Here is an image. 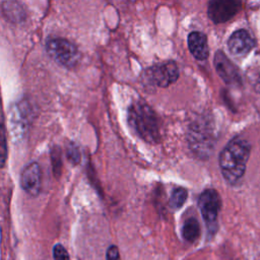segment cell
Returning a JSON list of instances; mask_svg holds the SVG:
<instances>
[{
  "mask_svg": "<svg viewBox=\"0 0 260 260\" xmlns=\"http://www.w3.org/2000/svg\"><path fill=\"white\" fill-rule=\"evenodd\" d=\"M250 151L249 142L240 137L232 139L220 151L219 168L222 177L229 184L239 183L245 175Z\"/></svg>",
  "mask_w": 260,
  "mask_h": 260,
  "instance_id": "cell-1",
  "label": "cell"
},
{
  "mask_svg": "<svg viewBox=\"0 0 260 260\" xmlns=\"http://www.w3.org/2000/svg\"><path fill=\"white\" fill-rule=\"evenodd\" d=\"M128 124L134 133L148 143L159 141L158 118L152 108L142 100L134 101L128 108Z\"/></svg>",
  "mask_w": 260,
  "mask_h": 260,
  "instance_id": "cell-2",
  "label": "cell"
},
{
  "mask_svg": "<svg viewBox=\"0 0 260 260\" xmlns=\"http://www.w3.org/2000/svg\"><path fill=\"white\" fill-rule=\"evenodd\" d=\"M188 143L190 149L199 157L207 158L214 146L213 131L207 121H196L189 126Z\"/></svg>",
  "mask_w": 260,
  "mask_h": 260,
  "instance_id": "cell-3",
  "label": "cell"
},
{
  "mask_svg": "<svg viewBox=\"0 0 260 260\" xmlns=\"http://www.w3.org/2000/svg\"><path fill=\"white\" fill-rule=\"evenodd\" d=\"M179 77V68L176 62L167 61L145 69L141 74V82L147 87H168Z\"/></svg>",
  "mask_w": 260,
  "mask_h": 260,
  "instance_id": "cell-4",
  "label": "cell"
},
{
  "mask_svg": "<svg viewBox=\"0 0 260 260\" xmlns=\"http://www.w3.org/2000/svg\"><path fill=\"white\" fill-rule=\"evenodd\" d=\"M46 51L53 60L64 67L72 68L80 60L77 47L64 38L49 39L46 43Z\"/></svg>",
  "mask_w": 260,
  "mask_h": 260,
  "instance_id": "cell-5",
  "label": "cell"
},
{
  "mask_svg": "<svg viewBox=\"0 0 260 260\" xmlns=\"http://www.w3.org/2000/svg\"><path fill=\"white\" fill-rule=\"evenodd\" d=\"M31 119V110L28 103L23 100L14 104L9 111V126L13 139H23L28 130Z\"/></svg>",
  "mask_w": 260,
  "mask_h": 260,
  "instance_id": "cell-6",
  "label": "cell"
},
{
  "mask_svg": "<svg viewBox=\"0 0 260 260\" xmlns=\"http://www.w3.org/2000/svg\"><path fill=\"white\" fill-rule=\"evenodd\" d=\"M198 206L208 231L214 233L220 208V198L218 193L214 189L204 190L198 198Z\"/></svg>",
  "mask_w": 260,
  "mask_h": 260,
  "instance_id": "cell-7",
  "label": "cell"
},
{
  "mask_svg": "<svg viewBox=\"0 0 260 260\" xmlns=\"http://www.w3.org/2000/svg\"><path fill=\"white\" fill-rule=\"evenodd\" d=\"M242 3L235 0H213L207 5V14L216 24L233 18L241 9Z\"/></svg>",
  "mask_w": 260,
  "mask_h": 260,
  "instance_id": "cell-8",
  "label": "cell"
},
{
  "mask_svg": "<svg viewBox=\"0 0 260 260\" xmlns=\"http://www.w3.org/2000/svg\"><path fill=\"white\" fill-rule=\"evenodd\" d=\"M213 62L217 74L226 84L233 86H240L242 84V77L239 68L222 51L218 50L215 53Z\"/></svg>",
  "mask_w": 260,
  "mask_h": 260,
  "instance_id": "cell-9",
  "label": "cell"
},
{
  "mask_svg": "<svg viewBox=\"0 0 260 260\" xmlns=\"http://www.w3.org/2000/svg\"><path fill=\"white\" fill-rule=\"evenodd\" d=\"M255 41L250 32L244 28L234 31L228 41L230 53L236 58L246 57L254 48Z\"/></svg>",
  "mask_w": 260,
  "mask_h": 260,
  "instance_id": "cell-10",
  "label": "cell"
},
{
  "mask_svg": "<svg viewBox=\"0 0 260 260\" xmlns=\"http://www.w3.org/2000/svg\"><path fill=\"white\" fill-rule=\"evenodd\" d=\"M22 189L30 196H37L41 190V168L36 161L24 167L20 177Z\"/></svg>",
  "mask_w": 260,
  "mask_h": 260,
  "instance_id": "cell-11",
  "label": "cell"
},
{
  "mask_svg": "<svg viewBox=\"0 0 260 260\" xmlns=\"http://www.w3.org/2000/svg\"><path fill=\"white\" fill-rule=\"evenodd\" d=\"M188 47L197 60H205L209 55L206 36L201 31H192L188 36Z\"/></svg>",
  "mask_w": 260,
  "mask_h": 260,
  "instance_id": "cell-12",
  "label": "cell"
},
{
  "mask_svg": "<svg viewBox=\"0 0 260 260\" xmlns=\"http://www.w3.org/2000/svg\"><path fill=\"white\" fill-rule=\"evenodd\" d=\"M2 9L4 14L14 22H18L22 20L24 17L23 8L17 2H13V1L4 2L2 4Z\"/></svg>",
  "mask_w": 260,
  "mask_h": 260,
  "instance_id": "cell-13",
  "label": "cell"
},
{
  "mask_svg": "<svg viewBox=\"0 0 260 260\" xmlns=\"http://www.w3.org/2000/svg\"><path fill=\"white\" fill-rule=\"evenodd\" d=\"M182 234L185 240L189 242H194L200 235V225L196 218L190 217L185 220Z\"/></svg>",
  "mask_w": 260,
  "mask_h": 260,
  "instance_id": "cell-14",
  "label": "cell"
},
{
  "mask_svg": "<svg viewBox=\"0 0 260 260\" xmlns=\"http://www.w3.org/2000/svg\"><path fill=\"white\" fill-rule=\"evenodd\" d=\"M187 197H188V192L185 188H182V187L175 188L170 197L169 205L173 209H179L186 202Z\"/></svg>",
  "mask_w": 260,
  "mask_h": 260,
  "instance_id": "cell-15",
  "label": "cell"
},
{
  "mask_svg": "<svg viewBox=\"0 0 260 260\" xmlns=\"http://www.w3.org/2000/svg\"><path fill=\"white\" fill-rule=\"evenodd\" d=\"M7 158V143L3 130H0V169L5 165Z\"/></svg>",
  "mask_w": 260,
  "mask_h": 260,
  "instance_id": "cell-16",
  "label": "cell"
},
{
  "mask_svg": "<svg viewBox=\"0 0 260 260\" xmlns=\"http://www.w3.org/2000/svg\"><path fill=\"white\" fill-rule=\"evenodd\" d=\"M67 157L72 164H78L80 160V152L78 147L74 143H70L66 150Z\"/></svg>",
  "mask_w": 260,
  "mask_h": 260,
  "instance_id": "cell-17",
  "label": "cell"
},
{
  "mask_svg": "<svg viewBox=\"0 0 260 260\" xmlns=\"http://www.w3.org/2000/svg\"><path fill=\"white\" fill-rule=\"evenodd\" d=\"M54 260H69V254L67 250L61 244H56L53 248Z\"/></svg>",
  "mask_w": 260,
  "mask_h": 260,
  "instance_id": "cell-18",
  "label": "cell"
},
{
  "mask_svg": "<svg viewBox=\"0 0 260 260\" xmlns=\"http://www.w3.org/2000/svg\"><path fill=\"white\" fill-rule=\"evenodd\" d=\"M52 161H53V169L55 174L61 171V151L59 147H55L52 151Z\"/></svg>",
  "mask_w": 260,
  "mask_h": 260,
  "instance_id": "cell-19",
  "label": "cell"
},
{
  "mask_svg": "<svg viewBox=\"0 0 260 260\" xmlns=\"http://www.w3.org/2000/svg\"><path fill=\"white\" fill-rule=\"evenodd\" d=\"M107 260H121L119 250L116 246H111L107 250Z\"/></svg>",
  "mask_w": 260,
  "mask_h": 260,
  "instance_id": "cell-20",
  "label": "cell"
}]
</instances>
